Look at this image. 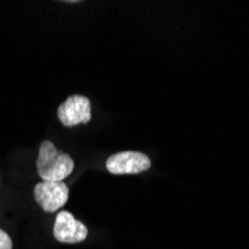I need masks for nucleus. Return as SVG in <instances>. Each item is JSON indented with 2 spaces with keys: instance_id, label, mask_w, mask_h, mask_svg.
I'll use <instances>...</instances> for the list:
<instances>
[{
  "instance_id": "1",
  "label": "nucleus",
  "mask_w": 249,
  "mask_h": 249,
  "mask_svg": "<svg viewBox=\"0 0 249 249\" xmlns=\"http://www.w3.org/2000/svg\"><path fill=\"white\" fill-rule=\"evenodd\" d=\"M36 167L42 180L61 182L63 179L72 175L75 161L69 154L58 151L53 142L43 141L39 146Z\"/></svg>"
},
{
  "instance_id": "2",
  "label": "nucleus",
  "mask_w": 249,
  "mask_h": 249,
  "mask_svg": "<svg viewBox=\"0 0 249 249\" xmlns=\"http://www.w3.org/2000/svg\"><path fill=\"white\" fill-rule=\"evenodd\" d=\"M151 167V158L139 151H123L107 157L106 169L112 175H138Z\"/></svg>"
},
{
  "instance_id": "3",
  "label": "nucleus",
  "mask_w": 249,
  "mask_h": 249,
  "mask_svg": "<svg viewBox=\"0 0 249 249\" xmlns=\"http://www.w3.org/2000/svg\"><path fill=\"white\" fill-rule=\"evenodd\" d=\"M35 198L39 206L45 212H57L63 208L67 198H69V187L63 180L61 182H51V180H42L35 187Z\"/></svg>"
},
{
  "instance_id": "4",
  "label": "nucleus",
  "mask_w": 249,
  "mask_h": 249,
  "mask_svg": "<svg viewBox=\"0 0 249 249\" xmlns=\"http://www.w3.org/2000/svg\"><path fill=\"white\" fill-rule=\"evenodd\" d=\"M57 117L64 127H75L79 124H87L91 120V103L85 96L73 94L60 105Z\"/></svg>"
},
{
  "instance_id": "5",
  "label": "nucleus",
  "mask_w": 249,
  "mask_h": 249,
  "mask_svg": "<svg viewBox=\"0 0 249 249\" xmlns=\"http://www.w3.org/2000/svg\"><path fill=\"white\" fill-rule=\"evenodd\" d=\"M88 236V229L85 224L78 221L71 212L61 211L54 224V237L60 243H79Z\"/></svg>"
},
{
  "instance_id": "6",
  "label": "nucleus",
  "mask_w": 249,
  "mask_h": 249,
  "mask_svg": "<svg viewBox=\"0 0 249 249\" xmlns=\"http://www.w3.org/2000/svg\"><path fill=\"white\" fill-rule=\"evenodd\" d=\"M0 249H12V239L2 229H0Z\"/></svg>"
}]
</instances>
